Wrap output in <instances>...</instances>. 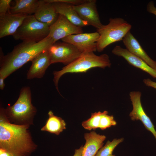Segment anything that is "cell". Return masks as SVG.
<instances>
[{"label":"cell","instance_id":"e0dca14e","mask_svg":"<svg viewBox=\"0 0 156 156\" xmlns=\"http://www.w3.org/2000/svg\"><path fill=\"white\" fill-rule=\"evenodd\" d=\"M84 137L86 143L83 146L82 156H95L106 138L105 135H100L94 131L85 133Z\"/></svg>","mask_w":156,"mask_h":156},{"label":"cell","instance_id":"7402d4cb","mask_svg":"<svg viewBox=\"0 0 156 156\" xmlns=\"http://www.w3.org/2000/svg\"><path fill=\"white\" fill-rule=\"evenodd\" d=\"M123 140V138H121L114 139L111 142L108 141L105 145L99 150L95 156H107L112 155L115 148Z\"/></svg>","mask_w":156,"mask_h":156},{"label":"cell","instance_id":"7c38bea8","mask_svg":"<svg viewBox=\"0 0 156 156\" xmlns=\"http://www.w3.org/2000/svg\"><path fill=\"white\" fill-rule=\"evenodd\" d=\"M27 16L10 13L0 15V38L13 35Z\"/></svg>","mask_w":156,"mask_h":156},{"label":"cell","instance_id":"52a82bcc","mask_svg":"<svg viewBox=\"0 0 156 156\" xmlns=\"http://www.w3.org/2000/svg\"><path fill=\"white\" fill-rule=\"evenodd\" d=\"M51 64L62 63L66 65L71 63L82 53L74 46L66 42H56L48 49Z\"/></svg>","mask_w":156,"mask_h":156},{"label":"cell","instance_id":"5bb4252c","mask_svg":"<svg viewBox=\"0 0 156 156\" xmlns=\"http://www.w3.org/2000/svg\"><path fill=\"white\" fill-rule=\"evenodd\" d=\"M32 64L27 74V79L41 78L51 64L47 49L42 52L31 61Z\"/></svg>","mask_w":156,"mask_h":156},{"label":"cell","instance_id":"9c48e42d","mask_svg":"<svg viewBox=\"0 0 156 156\" xmlns=\"http://www.w3.org/2000/svg\"><path fill=\"white\" fill-rule=\"evenodd\" d=\"M99 36L97 31L82 33L68 36L62 40L73 45L82 54L96 51V42Z\"/></svg>","mask_w":156,"mask_h":156},{"label":"cell","instance_id":"ffe728a7","mask_svg":"<svg viewBox=\"0 0 156 156\" xmlns=\"http://www.w3.org/2000/svg\"><path fill=\"white\" fill-rule=\"evenodd\" d=\"M48 115L49 118L44 126L41 129V131L59 135L66 128L65 122L61 117L54 115L51 110L48 112Z\"/></svg>","mask_w":156,"mask_h":156},{"label":"cell","instance_id":"5b68a950","mask_svg":"<svg viewBox=\"0 0 156 156\" xmlns=\"http://www.w3.org/2000/svg\"><path fill=\"white\" fill-rule=\"evenodd\" d=\"M131 27V25L122 18H110L107 25L97 30L100 36L96 42V51L101 52L109 45L122 40Z\"/></svg>","mask_w":156,"mask_h":156},{"label":"cell","instance_id":"44dd1931","mask_svg":"<svg viewBox=\"0 0 156 156\" xmlns=\"http://www.w3.org/2000/svg\"><path fill=\"white\" fill-rule=\"evenodd\" d=\"M103 114V112L100 111L91 113L90 118L82 122V126L85 129L89 130L99 128L100 119Z\"/></svg>","mask_w":156,"mask_h":156},{"label":"cell","instance_id":"cb8c5ba5","mask_svg":"<svg viewBox=\"0 0 156 156\" xmlns=\"http://www.w3.org/2000/svg\"><path fill=\"white\" fill-rule=\"evenodd\" d=\"M11 0H0V15L10 13Z\"/></svg>","mask_w":156,"mask_h":156},{"label":"cell","instance_id":"8fae6325","mask_svg":"<svg viewBox=\"0 0 156 156\" xmlns=\"http://www.w3.org/2000/svg\"><path fill=\"white\" fill-rule=\"evenodd\" d=\"M133 109L129 114L131 120H140L146 128L153 135L156 140V131L150 118L145 112L141 101V93L139 91H132L129 93Z\"/></svg>","mask_w":156,"mask_h":156},{"label":"cell","instance_id":"d6986e66","mask_svg":"<svg viewBox=\"0 0 156 156\" xmlns=\"http://www.w3.org/2000/svg\"><path fill=\"white\" fill-rule=\"evenodd\" d=\"M14 5L11 7L10 13L24 16L34 14L39 5L40 0H15Z\"/></svg>","mask_w":156,"mask_h":156},{"label":"cell","instance_id":"83f0119b","mask_svg":"<svg viewBox=\"0 0 156 156\" xmlns=\"http://www.w3.org/2000/svg\"><path fill=\"white\" fill-rule=\"evenodd\" d=\"M83 149V146H81L79 148L75 149L73 156H82Z\"/></svg>","mask_w":156,"mask_h":156},{"label":"cell","instance_id":"d4e9b609","mask_svg":"<svg viewBox=\"0 0 156 156\" xmlns=\"http://www.w3.org/2000/svg\"><path fill=\"white\" fill-rule=\"evenodd\" d=\"M47 2L53 3L55 2H60L66 3L73 5H77L84 2L85 0H45Z\"/></svg>","mask_w":156,"mask_h":156},{"label":"cell","instance_id":"2e32d148","mask_svg":"<svg viewBox=\"0 0 156 156\" xmlns=\"http://www.w3.org/2000/svg\"><path fill=\"white\" fill-rule=\"evenodd\" d=\"M34 15L38 21L50 27L56 21L59 14L56 12L52 3L43 0H40Z\"/></svg>","mask_w":156,"mask_h":156},{"label":"cell","instance_id":"484cf974","mask_svg":"<svg viewBox=\"0 0 156 156\" xmlns=\"http://www.w3.org/2000/svg\"><path fill=\"white\" fill-rule=\"evenodd\" d=\"M146 9L148 12L156 16V7L155 6L153 1H150L148 3ZM155 34L156 35V32Z\"/></svg>","mask_w":156,"mask_h":156},{"label":"cell","instance_id":"30bf717a","mask_svg":"<svg viewBox=\"0 0 156 156\" xmlns=\"http://www.w3.org/2000/svg\"><path fill=\"white\" fill-rule=\"evenodd\" d=\"M96 3V0H86L80 4L73 5V6L82 20L98 30L101 28L104 25L100 21Z\"/></svg>","mask_w":156,"mask_h":156},{"label":"cell","instance_id":"9a60e30c","mask_svg":"<svg viewBox=\"0 0 156 156\" xmlns=\"http://www.w3.org/2000/svg\"><path fill=\"white\" fill-rule=\"evenodd\" d=\"M122 41L126 49L130 52L156 70V61L153 60L148 55L130 31L127 34Z\"/></svg>","mask_w":156,"mask_h":156},{"label":"cell","instance_id":"603a6c76","mask_svg":"<svg viewBox=\"0 0 156 156\" xmlns=\"http://www.w3.org/2000/svg\"><path fill=\"white\" fill-rule=\"evenodd\" d=\"M108 112L107 111L103 112L100 119L99 128L101 130L105 129L116 124V122L114 119L113 116L108 115Z\"/></svg>","mask_w":156,"mask_h":156},{"label":"cell","instance_id":"7a4b0ae2","mask_svg":"<svg viewBox=\"0 0 156 156\" xmlns=\"http://www.w3.org/2000/svg\"><path fill=\"white\" fill-rule=\"evenodd\" d=\"M54 44L53 40L48 36L37 42L23 41L5 55L1 53L0 76L5 79L27 62L31 61L40 53L48 49Z\"/></svg>","mask_w":156,"mask_h":156},{"label":"cell","instance_id":"4fadbf2b","mask_svg":"<svg viewBox=\"0 0 156 156\" xmlns=\"http://www.w3.org/2000/svg\"><path fill=\"white\" fill-rule=\"evenodd\" d=\"M112 53L115 55L123 57L130 64L140 69L156 78V70L143 60L131 53L126 48L116 45L112 49Z\"/></svg>","mask_w":156,"mask_h":156},{"label":"cell","instance_id":"4316f807","mask_svg":"<svg viewBox=\"0 0 156 156\" xmlns=\"http://www.w3.org/2000/svg\"><path fill=\"white\" fill-rule=\"evenodd\" d=\"M144 83L147 86L153 87L156 89V82L151 81L150 79H144L143 80Z\"/></svg>","mask_w":156,"mask_h":156},{"label":"cell","instance_id":"3957f363","mask_svg":"<svg viewBox=\"0 0 156 156\" xmlns=\"http://www.w3.org/2000/svg\"><path fill=\"white\" fill-rule=\"evenodd\" d=\"M4 112L8 119L12 124L29 126L33 125L37 109L31 103L30 88H22L16 101L12 105L4 108Z\"/></svg>","mask_w":156,"mask_h":156},{"label":"cell","instance_id":"6da1fadb","mask_svg":"<svg viewBox=\"0 0 156 156\" xmlns=\"http://www.w3.org/2000/svg\"><path fill=\"white\" fill-rule=\"evenodd\" d=\"M30 126L10 123L2 107L0 109V148L14 156H30L37 148L29 130Z\"/></svg>","mask_w":156,"mask_h":156},{"label":"cell","instance_id":"f1b7e54d","mask_svg":"<svg viewBox=\"0 0 156 156\" xmlns=\"http://www.w3.org/2000/svg\"><path fill=\"white\" fill-rule=\"evenodd\" d=\"M4 79L3 77L0 76V89L1 90L4 89L5 85L4 81Z\"/></svg>","mask_w":156,"mask_h":156},{"label":"cell","instance_id":"ac0fdd59","mask_svg":"<svg viewBox=\"0 0 156 156\" xmlns=\"http://www.w3.org/2000/svg\"><path fill=\"white\" fill-rule=\"evenodd\" d=\"M52 3L57 13L64 16L74 25L81 27L89 25L80 17L74 9L73 5L60 2Z\"/></svg>","mask_w":156,"mask_h":156},{"label":"cell","instance_id":"ba28073f","mask_svg":"<svg viewBox=\"0 0 156 156\" xmlns=\"http://www.w3.org/2000/svg\"><path fill=\"white\" fill-rule=\"evenodd\" d=\"M48 36L54 43L69 35L83 33L82 27L77 26L64 16L59 14L56 21L50 26Z\"/></svg>","mask_w":156,"mask_h":156},{"label":"cell","instance_id":"8992f818","mask_svg":"<svg viewBox=\"0 0 156 156\" xmlns=\"http://www.w3.org/2000/svg\"><path fill=\"white\" fill-rule=\"evenodd\" d=\"M49 29V26L38 21L34 15H29L27 16L21 26L12 36L16 40L37 42L48 36Z\"/></svg>","mask_w":156,"mask_h":156},{"label":"cell","instance_id":"f546056e","mask_svg":"<svg viewBox=\"0 0 156 156\" xmlns=\"http://www.w3.org/2000/svg\"><path fill=\"white\" fill-rule=\"evenodd\" d=\"M107 156H115L114 155H113L112 154L111 155H110Z\"/></svg>","mask_w":156,"mask_h":156},{"label":"cell","instance_id":"277c9868","mask_svg":"<svg viewBox=\"0 0 156 156\" xmlns=\"http://www.w3.org/2000/svg\"><path fill=\"white\" fill-rule=\"evenodd\" d=\"M111 63L108 55L102 54L99 56L95 55L93 52L82 53L78 58L71 63L63 67L59 71H54L53 81L58 92L59 80L64 74L69 73H84L95 67L105 68L110 67Z\"/></svg>","mask_w":156,"mask_h":156}]
</instances>
